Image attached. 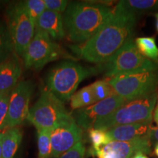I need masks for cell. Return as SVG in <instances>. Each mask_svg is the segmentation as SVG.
Instances as JSON below:
<instances>
[{"mask_svg":"<svg viewBox=\"0 0 158 158\" xmlns=\"http://www.w3.org/2000/svg\"><path fill=\"white\" fill-rule=\"evenodd\" d=\"M133 158H148V157L146 155V154L142 152H138L134 156Z\"/></svg>","mask_w":158,"mask_h":158,"instance_id":"obj_31","label":"cell"},{"mask_svg":"<svg viewBox=\"0 0 158 158\" xmlns=\"http://www.w3.org/2000/svg\"><path fill=\"white\" fill-rule=\"evenodd\" d=\"M156 18H157V23H156V28H157V31H158V14L156 15Z\"/></svg>","mask_w":158,"mask_h":158,"instance_id":"obj_34","label":"cell"},{"mask_svg":"<svg viewBox=\"0 0 158 158\" xmlns=\"http://www.w3.org/2000/svg\"><path fill=\"white\" fill-rule=\"evenodd\" d=\"M153 118L154 121L155 122V123L157 124L158 127V100L157 102V106H156V107H155V111L153 113Z\"/></svg>","mask_w":158,"mask_h":158,"instance_id":"obj_30","label":"cell"},{"mask_svg":"<svg viewBox=\"0 0 158 158\" xmlns=\"http://www.w3.org/2000/svg\"><path fill=\"white\" fill-rule=\"evenodd\" d=\"M21 73L22 67L15 52L0 63V93L11 92L19 83Z\"/></svg>","mask_w":158,"mask_h":158,"instance_id":"obj_14","label":"cell"},{"mask_svg":"<svg viewBox=\"0 0 158 158\" xmlns=\"http://www.w3.org/2000/svg\"><path fill=\"white\" fill-rule=\"evenodd\" d=\"M7 29L13 42L14 52L23 57L35 34L36 24L28 13L23 2L10 6L7 11Z\"/></svg>","mask_w":158,"mask_h":158,"instance_id":"obj_8","label":"cell"},{"mask_svg":"<svg viewBox=\"0 0 158 158\" xmlns=\"http://www.w3.org/2000/svg\"><path fill=\"white\" fill-rule=\"evenodd\" d=\"M105 76L113 78L118 75L157 71L158 64L143 56L133 39H129L116 52L104 62Z\"/></svg>","mask_w":158,"mask_h":158,"instance_id":"obj_5","label":"cell"},{"mask_svg":"<svg viewBox=\"0 0 158 158\" xmlns=\"http://www.w3.org/2000/svg\"><path fill=\"white\" fill-rule=\"evenodd\" d=\"M2 133V158H14L22 141L21 128H9Z\"/></svg>","mask_w":158,"mask_h":158,"instance_id":"obj_17","label":"cell"},{"mask_svg":"<svg viewBox=\"0 0 158 158\" xmlns=\"http://www.w3.org/2000/svg\"><path fill=\"white\" fill-rule=\"evenodd\" d=\"M89 68L72 60H65L51 69L47 76V89L62 102H68L85 78L94 74Z\"/></svg>","mask_w":158,"mask_h":158,"instance_id":"obj_3","label":"cell"},{"mask_svg":"<svg viewBox=\"0 0 158 158\" xmlns=\"http://www.w3.org/2000/svg\"><path fill=\"white\" fill-rule=\"evenodd\" d=\"M45 8L51 11L62 13L66 10L68 6V1L66 0H43Z\"/></svg>","mask_w":158,"mask_h":158,"instance_id":"obj_28","label":"cell"},{"mask_svg":"<svg viewBox=\"0 0 158 158\" xmlns=\"http://www.w3.org/2000/svg\"><path fill=\"white\" fill-rule=\"evenodd\" d=\"M135 22V13L118 2L101 28L87 41L73 46V51L89 62H106L130 39Z\"/></svg>","mask_w":158,"mask_h":158,"instance_id":"obj_1","label":"cell"},{"mask_svg":"<svg viewBox=\"0 0 158 158\" xmlns=\"http://www.w3.org/2000/svg\"><path fill=\"white\" fill-rule=\"evenodd\" d=\"M73 118L65 108L64 102L50 91L43 89L38 100L29 109L27 119L37 130H53L62 122Z\"/></svg>","mask_w":158,"mask_h":158,"instance_id":"obj_6","label":"cell"},{"mask_svg":"<svg viewBox=\"0 0 158 158\" xmlns=\"http://www.w3.org/2000/svg\"><path fill=\"white\" fill-rule=\"evenodd\" d=\"M148 137L151 141L152 143V142L155 143H158V127H154L152 125L150 127L149 133H148Z\"/></svg>","mask_w":158,"mask_h":158,"instance_id":"obj_29","label":"cell"},{"mask_svg":"<svg viewBox=\"0 0 158 158\" xmlns=\"http://www.w3.org/2000/svg\"><path fill=\"white\" fill-rule=\"evenodd\" d=\"M135 43L138 51L143 56L158 64V47L154 37H138Z\"/></svg>","mask_w":158,"mask_h":158,"instance_id":"obj_18","label":"cell"},{"mask_svg":"<svg viewBox=\"0 0 158 158\" xmlns=\"http://www.w3.org/2000/svg\"><path fill=\"white\" fill-rule=\"evenodd\" d=\"M70 100L71 108L76 110L86 108L96 102L89 85L75 92Z\"/></svg>","mask_w":158,"mask_h":158,"instance_id":"obj_19","label":"cell"},{"mask_svg":"<svg viewBox=\"0 0 158 158\" xmlns=\"http://www.w3.org/2000/svg\"><path fill=\"white\" fill-rule=\"evenodd\" d=\"M115 93L126 102L144 98L157 91L158 73L143 71L118 75L108 80Z\"/></svg>","mask_w":158,"mask_h":158,"instance_id":"obj_7","label":"cell"},{"mask_svg":"<svg viewBox=\"0 0 158 158\" xmlns=\"http://www.w3.org/2000/svg\"><path fill=\"white\" fill-rule=\"evenodd\" d=\"M36 27L48 34L53 40H61L66 36L62 13L45 10L36 22Z\"/></svg>","mask_w":158,"mask_h":158,"instance_id":"obj_16","label":"cell"},{"mask_svg":"<svg viewBox=\"0 0 158 158\" xmlns=\"http://www.w3.org/2000/svg\"><path fill=\"white\" fill-rule=\"evenodd\" d=\"M65 55L64 50L46 32L36 27L22 58L26 68L40 70L49 62L67 57Z\"/></svg>","mask_w":158,"mask_h":158,"instance_id":"obj_9","label":"cell"},{"mask_svg":"<svg viewBox=\"0 0 158 158\" xmlns=\"http://www.w3.org/2000/svg\"><path fill=\"white\" fill-rule=\"evenodd\" d=\"M152 122L119 125L106 130L110 141H130L148 135Z\"/></svg>","mask_w":158,"mask_h":158,"instance_id":"obj_15","label":"cell"},{"mask_svg":"<svg viewBox=\"0 0 158 158\" xmlns=\"http://www.w3.org/2000/svg\"><path fill=\"white\" fill-rule=\"evenodd\" d=\"M112 10L107 5L101 3H69L63 18L69 40L79 44L87 41L109 19Z\"/></svg>","mask_w":158,"mask_h":158,"instance_id":"obj_2","label":"cell"},{"mask_svg":"<svg viewBox=\"0 0 158 158\" xmlns=\"http://www.w3.org/2000/svg\"><path fill=\"white\" fill-rule=\"evenodd\" d=\"M2 133H0V158H2Z\"/></svg>","mask_w":158,"mask_h":158,"instance_id":"obj_33","label":"cell"},{"mask_svg":"<svg viewBox=\"0 0 158 158\" xmlns=\"http://www.w3.org/2000/svg\"><path fill=\"white\" fill-rule=\"evenodd\" d=\"M125 102L123 98L114 94L101 101L78 109L74 119L81 129L89 130L93 128L99 120L108 116Z\"/></svg>","mask_w":158,"mask_h":158,"instance_id":"obj_11","label":"cell"},{"mask_svg":"<svg viewBox=\"0 0 158 158\" xmlns=\"http://www.w3.org/2000/svg\"><path fill=\"white\" fill-rule=\"evenodd\" d=\"M157 96L155 92L144 98L126 102L109 115L99 120L93 128L106 131L116 126L152 122Z\"/></svg>","mask_w":158,"mask_h":158,"instance_id":"obj_4","label":"cell"},{"mask_svg":"<svg viewBox=\"0 0 158 158\" xmlns=\"http://www.w3.org/2000/svg\"><path fill=\"white\" fill-rule=\"evenodd\" d=\"M14 53L13 42L7 25L0 22V63Z\"/></svg>","mask_w":158,"mask_h":158,"instance_id":"obj_20","label":"cell"},{"mask_svg":"<svg viewBox=\"0 0 158 158\" xmlns=\"http://www.w3.org/2000/svg\"><path fill=\"white\" fill-rule=\"evenodd\" d=\"M124 8L132 13H141L158 7V1L156 0H124L118 2Z\"/></svg>","mask_w":158,"mask_h":158,"instance_id":"obj_22","label":"cell"},{"mask_svg":"<svg viewBox=\"0 0 158 158\" xmlns=\"http://www.w3.org/2000/svg\"><path fill=\"white\" fill-rule=\"evenodd\" d=\"M11 92L0 93V133L3 132L8 111L10 94Z\"/></svg>","mask_w":158,"mask_h":158,"instance_id":"obj_26","label":"cell"},{"mask_svg":"<svg viewBox=\"0 0 158 158\" xmlns=\"http://www.w3.org/2000/svg\"><path fill=\"white\" fill-rule=\"evenodd\" d=\"M89 86L96 102L101 101L108 97L116 94L108 80L97 81Z\"/></svg>","mask_w":158,"mask_h":158,"instance_id":"obj_23","label":"cell"},{"mask_svg":"<svg viewBox=\"0 0 158 158\" xmlns=\"http://www.w3.org/2000/svg\"><path fill=\"white\" fill-rule=\"evenodd\" d=\"M85 154H86V147L81 141L57 158H84Z\"/></svg>","mask_w":158,"mask_h":158,"instance_id":"obj_27","label":"cell"},{"mask_svg":"<svg viewBox=\"0 0 158 158\" xmlns=\"http://www.w3.org/2000/svg\"><path fill=\"white\" fill-rule=\"evenodd\" d=\"M89 137L92 145V148L91 150L98 149L111 141L106 131L94 129V128L89 130Z\"/></svg>","mask_w":158,"mask_h":158,"instance_id":"obj_24","label":"cell"},{"mask_svg":"<svg viewBox=\"0 0 158 158\" xmlns=\"http://www.w3.org/2000/svg\"><path fill=\"white\" fill-rule=\"evenodd\" d=\"M33 90L34 85L29 81H21L13 89L10 94L8 111L3 131L19 127L27 119Z\"/></svg>","mask_w":158,"mask_h":158,"instance_id":"obj_10","label":"cell"},{"mask_svg":"<svg viewBox=\"0 0 158 158\" xmlns=\"http://www.w3.org/2000/svg\"><path fill=\"white\" fill-rule=\"evenodd\" d=\"M154 152H155V155L158 157V143H156L155 147V149H154Z\"/></svg>","mask_w":158,"mask_h":158,"instance_id":"obj_32","label":"cell"},{"mask_svg":"<svg viewBox=\"0 0 158 158\" xmlns=\"http://www.w3.org/2000/svg\"><path fill=\"white\" fill-rule=\"evenodd\" d=\"M152 142L148 135L130 141H111L95 150H91L98 158H133L136 154L151 152Z\"/></svg>","mask_w":158,"mask_h":158,"instance_id":"obj_12","label":"cell"},{"mask_svg":"<svg viewBox=\"0 0 158 158\" xmlns=\"http://www.w3.org/2000/svg\"><path fill=\"white\" fill-rule=\"evenodd\" d=\"M82 141V129L74 117L62 122L51 130V157L57 158L62 154Z\"/></svg>","mask_w":158,"mask_h":158,"instance_id":"obj_13","label":"cell"},{"mask_svg":"<svg viewBox=\"0 0 158 158\" xmlns=\"http://www.w3.org/2000/svg\"><path fill=\"white\" fill-rule=\"evenodd\" d=\"M37 158H52L50 130H37Z\"/></svg>","mask_w":158,"mask_h":158,"instance_id":"obj_21","label":"cell"},{"mask_svg":"<svg viewBox=\"0 0 158 158\" xmlns=\"http://www.w3.org/2000/svg\"><path fill=\"white\" fill-rule=\"evenodd\" d=\"M23 2L26 10L36 24L37 19L46 10L44 1L43 0H27V1Z\"/></svg>","mask_w":158,"mask_h":158,"instance_id":"obj_25","label":"cell"}]
</instances>
